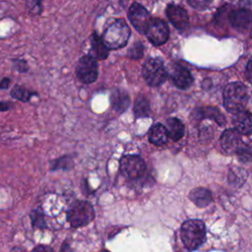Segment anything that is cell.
I'll list each match as a JSON object with an SVG mask.
<instances>
[{"label": "cell", "mask_w": 252, "mask_h": 252, "mask_svg": "<svg viewBox=\"0 0 252 252\" xmlns=\"http://www.w3.org/2000/svg\"><path fill=\"white\" fill-rule=\"evenodd\" d=\"M165 130L168 138L173 141L180 140L184 135V125L177 118H168L165 122Z\"/></svg>", "instance_id": "cell-16"}, {"label": "cell", "mask_w": 252, "mask_h": 252, "mask_svg": "<svg viewBox=\"0 0 252 252\" xmlns=\"http://www.w3.org/2000/svg\"><path fill=\"white\" fill-rule=\"evenodd\" d=\"M232 123L234 129L237 130L240 134L243 135H250L252 131V120L251 114L249 111L241 110L234 113L232 118Z\"/></svg>", "instance_id": "cell-14"}, {"label": "cell", "mask_w": 252, "mask_h": 252, "mask_svg": "<svg viewBox=\"0 0 252 252\" xmlns=\"http://www.w3.org/2000/svg\"><path fill=\"white\" fill-rule=\"evenodd\" d=\"M144 33L152 44L159 46L165 43L168 39L169 29L162 20L151 19Z\"/></svg>", "instance_id": "cell-6"}, {"label": "cell", "mask_w": 252, "mask_h": 252, "mask_svg": "<svg viewBox=\"0 0 252 252\" xmlns=\"http://www.w3.org/2000/svg\"><path fill=\"white\" fill-rule=\"evenodd\" d=\"M169 75L172 83L178 89L185 90L189 88L193 83V77L190 71L181 65H178V64L171 65Z\"/></svg>", "instance_id": "cell-11"}, {"label": "cell", "mask_w": 252, "mask_h": 252, "mask_svg": "<svg viewBox=\"0 0 252 252\" xmlns=\"http://www.w3.org/2000/svg\"><path fill=\"white\" fill-rule=\"evenodd\" d=\"M34 95H37L35 92H32L23 86L20 85H14L10 91V96L16 100L22 101V102H28L31 100V98Z\"/></svg>", "instance_id": "cell-19"}, {"label": "cell", "mask_w": 252, "mask_h": 252, "mask_svg": "<svg viewBox=\"0 0 252 252\" xmlns=\"http://www.w3.org/2000/svg\"><path fill=\"white\" fill-rule=\"evenodd\" d=\"M11 83H12V80L9 77H3L0 80V91L8 90L11 86Z\"/></svg>", "instance_id": "cell-30"}, {"label": "cell", "mask_w": 252, "mask_h": 252, "mask_svg": "<svg viewBox=\"0 0 252 252\" xmlns=\"http://www.w3.org/2000/svg\"><path fill=\"white\" fill-rule=\"evenodd\" d=\"M10 252H27V250L22 246H13L10 249Z\"/></svg>", "instance_id": "cell-32"}, {"label": "cell", "mask_w": 252, "mask_h": 252, "mask_svg": "<svg viewBox=\"0 0 252 252\" xmlns=\"http://www.w3.org/2000/svg\"><path fill=\"white\" fill-rule=\"evenodd\" d=\"M99 252H108L107 250H101V251H99Z\"/></svg>", "instance_id": "cell-34"}, {"label": "cell", "mask_w": 252, "mask_h": 252, "mask_svg": "<svg viewBox=\"0 0 252 252\" xmlns=\"http://www.w3.org/2000/svg\"><path fill=\"white\" fill-rule=\"evenodd\" d=\"M231 26L240 32L245 31L251 24V12L248 8H238L232 10L228 15Z\"/></svg>", "instance_id": "cell-13"}, {"label": "cell", "mask_w": 252, "mask_h": 252, "mask_svg": "<svg viewBox=\"0 0 252 252\" xmlns=\"http://www.w3.org/2000/svg\"><path fill=\"white\" fill-rule=\"evenodd\" d=\"M196 116L198 118H210L215 120L219 125H223L225 120L222 114L214 107H206V108H200L197 109Z\"/></svg>", "instance_id": "cell-20"}, {"label": "cell", "mask_w": 252, "mask_h": 252, "mask_svg": "<svg viewBox=\"0 0 252 252\" xmlns=\"http://www.w3.org/2000/svg\"><path fill=\"white\" fill-rule=\"evenodd\" d=\"M221 149L227 154H235L236 151L243 145L241 134L235 129L225 130L220 139Z\"/></svg>", "instance_id": "cell-10"}, {"label": "cell", "mask_w": 252, "mask_h": 252, "mask_svg": "<svg viewBox=\"0 0 252 252\" xmlns=\"http://www.w3.org/2000/svg\"><path fill=\"white\" fill-rule=\"evenodd\" d=\"M146 170V163L140 156L127 155L120 160L121 173L130 179L141 177Z\"/></svg>", "instance_id": "cell-7"}, {"label": "cell", "mask_w": 252, "mask_h": 252, "mask_svg": "<svg viewBox=\"0 0 252 252\" xmlns=\"http://www.w3.org/2000/svg\"><path fill=\"white\" fill-rule=\"evenodd\" d=\"M15 103L9 100H0V112H7L14 108Z\"/></svg>", "instance_id": "cell-29"}, {"label": "cell", "mask_w": 252, "mask_h": 252, "mask_svg": "<svg viewBox=\"0 0 252 252\" xmlns=\"http://www.w3.org/2000/svg\"><path fill=\"white\" fill-rule=\"evenodd\" d=\"M248 91L244 84L233 82L228 84L223 91V105L228 112L236 113L244 110L248 102Z\"/></svg>", "instance_id": "cell-1"}, {"label": "cell", "mask_w": 252, "mask_h": 252, "mask_svg": "<svg viewBox=\"0 0 252 252\" xmlns=\"http://www.w3.org/2000/svg\"><path fill=\"white\" fill-rule=\"evenodd\" d=\"M130 36V29L123 20H115L108 24L102 34V41L109 49L124 47Z\"/></svg>", "instance_id": "cell-3"}, {"label": "cell", "mask_w": 252, "mask_h": 252, "mask_svg": "<svg viewBox=\"0 0 252 252\" xmlns=\"http://www.w3.org/2000/svg\"><path fill=\"white\" fill-rule=\"evenodd\" d=\"M214 0H187L188 4L195 9H206L208 8Z\"/></svg>", "instance_id": "cell-27"}, {"label": "cell", "mask_w": 252, "mask_h": 252, "mask_svg": "<svg viewBox=\"0 0 252 252\" xmlns=\"http://www.w3.org/2000/svg\"><path fill=\"white\" fill-rule=\"evenodd\" d=\"M250 67H251V60L248 61L247 63V67H246V73H247V80L250 81Z\"/></svg>", "instance_id": "cell-33"}, {"label": "cell", "mask_w": 252, "mask_h": 252, "mask_svg": "<svg viewBox=\"0 0 252 252\" xmlns=\"http://www.w3.org/2000/svg\"><path fill=\"white\" fill-rule=\"evenodd\" d=\"M142 74L146 83L151 87L160 86L167 78V71L158 58L148 59L143 65Z\"/></svg>", "instance_id": "cell-5"}, {"label": "cell", "mask_w": 252, "mask_h": 252, "mask_svg": "<svg viewBox=\"0 0 252 252\" xmlns=\"http://www.w3.org/2000/svg\"><path fill=\"white\" fill-rule=\"evenodd\" d=\"M188 198L199 208H205L213 201L211 192L203 187H197L193 189L189 193Z\"/></svg>", "instance_id": "cell-15"}, {"label": "cell", "mask_w": 252, "mask_h": 252, "mask_svg": "<svg viewBox=\"0 0 252 252\" xmlns=\"http://www.w3.org/2000/svg\"><path fill=\"white\" fill-rule=\"evenodd\" d=\"M32 252H53L52 248L48 245H44V244H38L36 245Z\"/></svg>", "instance_id": "cell-31"}, {"label": "cell", "mask_w": 252, "mask_h": 252, "mask_svg": "<svg viewBox=\"0 0 252 252\" xmlns=\"http://www.w3.org/2000/svg\"><path fill=\"white\" fill-rule=\"evenodd\" d=\"M128 54L131 58H134V59L140 58L143 54V44H141L140 42H137V43L133 44L132 47L130 48Z\"/></svg>", "instance_id": "cell-28"}, {"label": "cell", "mask_w": 252, "mask_h": 252, "mask_svg": "<svg viewBox=\"0 0 252 252\" xmlns=\"http://www.w3.org/2000/svg\"><path fill=\"white\" fill-rule=\"evenodd\" d=\"M30 220L32 223V227L33 229H40L43 230L46 228V221H45V217L44 213L40 208L37 209H32L30 212Z\"/></svg>", "instance_id": "cell-22"}, {"label": "cell", "mask_w": 252, "mask_h": 252, "mask_svg": "<svg viewBox=\"0 0 252 252\" xmlns=\"http://www.w3.org/2000/svg\"><path fill=\"white\" fill-rule=\"evenodd\" d=\"M94 218V208L87 201L74 202L67 212V220L73 227L86 225L90 223Z\"/></svg>", "instance_id": "cell-4"}, {"label": "cell", "mask_w": 252, "mask_h": 252, "mask_svg": "<svg viewBox=\"0 0 252 252\" xmlns=\"http://www.w3.org/2000/svg\"><path fill=\"white\" fill-rule=\"evenodd\" d=\"M92 49L94 52V56L98 59H104L108 55V48L105 46L103 43L102 39L98 37L96 33L93 34V39H92Z\"/></svg>", "instance_id": "cell-23"}, {"label": "cell", "mask_w": 252, "mask_h": 252, "mask_svg": "<svg viewBox=\"0 0 252 252\" xmlns=\"http://www.w3.org/2000/svg\"><path fill=\"white\" fill-rule=\"evenodd\" d=\"M180 236L184 246L190 250L198 249L206 240V226L200 220H188L180 228Z\"/></svg>", "instance_id": "cell-2"}, {"label": "cell", "mask_w": 252, "mask_h": 252, "mask_svg": "<svg viewBox=\"0 0 252 252\" xmlns=\"http://www.w3.org/2000/svg\"><path fill=\"white\" fill-rule=\"evenodd\" d=\"M128 18L132 26L140 33L145 32L147 26L151 20L150 14L147 9L137 2H134L130 6L128 11Z\"/></svg>", "instance_id": "cell-9"}, {"label": "cell", "mask_w": 252, "mask_h": 252, "mask_svg": "<svg viewBox=\"0 0 252 252\" xmlns=\"http://www.w3.org/2000/svg\"><path fill=\"white\" fill-rule=\"evenodd\" d=\"M26 8L30 15L38 16L42 12V0H26Z\"/></svg>", "instance_id": "cell-24"}, {"label": "cell", "mask_w": 252, "mask_h": 252, "mask_svg": "<svg viewBox=\"0 0 252 252\" xmlns=\"http://www.w3.org/2000/svg\"><path fill=\"white\" fill-rule=\"evenodd\" d=\"M242 162H249L251 159V149L247 145H242L235 153Z\"/></svg>", "instance_id": "cell-26"}, {"label": "cell", "mask_w": 252, "mask_h": 252, "mask_svg": "<svg viewBox=\"0 0 252 252\" xmlns=\"http://www.w3.org/2000/svg\"><path fill=\"white\" fill-rule=\"evenodd\" d=\"M76 74L78 79L84 84H92L97 78V64L94 57L85 55L80 58L77 67Z\"/></svg>", "instance_id": "cell-8"}, {"label": "cell", "mask_w": 252, "mask_h": 252, "mask_svg": "<svg viewBox=\"0 0 252 252\" xmlns=\"http://www.w3.org/2000/svg\"><path fill=\"white\" fill-rule=\"evenodd\" d=\"M148 137H149V141L156 146H161L165 144L168 140L167 132L165 130V127L162 124H155L150 129Z\"/></svg>", "instance_id": "cell-17"}, {"label": "cell", "mask_w": 252, "mask_h": 252, "mask_svg": "<svg viewBox=\"0 0 252 252\" xmlns=\"http://www.w3.org/2000/svg\"><path fill=\"white\" fill-rule=\"evenodd\" d=\"M150 102L144 95H139L134 103V114L136 118L147 117L150 115Z\"/></svg>", "instance_id": "cell-21"}, {"label": "cell", "mask_w": 252, "mask_h": 252, "mask_svg": "<svg viewBox=\"0 0 252 252\" xmlns=\"http://www.w3.org/2000/svg\"><path fill=\"white\" fill-rule=\"evenodd\" d=\"M111 104L112 107L118 112L122 113L125 111L129 104H130V98L127 93L121 91V90H115L111 94Z\"/></svg>", "instance_id": "cell-18"}, {"label": "cell", "mask_w": 252, "mask_h": 252, "mask_svg": "<svg viewBox=\"0 0 252 252\" xmlns=\"http://www.w3.org/2000/svg\"><path fill=\"white\" fill-rule=\"evenodd\" d=\"M11 62H12L13 69L19 73H27L30 69L29 63L24 58H19V57L12 58Z\"/></svg>", "instance_id": "cell-25"}, {"label": "cell", "mask_w": 252, "mask_h": 252, "mask_svg": "<svg viewBox=\"0 0 252 252\" xmlns=\"http://www.w3.org/2000/svg\"><path fill=\"white\" fill-rule=\"evenodd\" d=\"M166 15L171 24L179 31H184L189 26L187 12L176 4H169L166 8Z\"/></svg>", "instance_id": "cell-12"}]
</instances>
